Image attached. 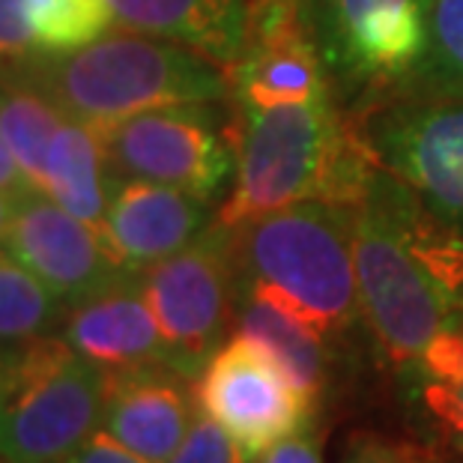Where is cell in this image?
I'll return each mask as SVG.
<instances>
[{
  "label": "cell",
  "mask_w": 463,
  "mask_h": 463,
  "mask_svg": "<svg viewBox=\"0 0 463 463\" xmlns=\"http://www.w3.org/2000/svg\"><path fill=\"white\" fill-rule=\"evenodd\" d=\"M117 22L108 0H33V54H61L90 45Z\"/></svg>",
  "instance_id": "44dd1931"
},
{
  "label": "cell",
  "mask_w": 463,
  "mask_h": 463,
  "mask_svg": "<svg viewBox=\"0 0 463 463\" xmlns=\"http://www.w3.org/2000/svg\"><path fill=\"white\" fill-rule=\"evenodd\" d=\"M194 401L258 460L275 442L311 425L314 403L254 341L233 335L194 377Z\"/></svg>",
  "instance_id": "30bf717a"
},
{
  "label": "cell",
  "mask_w": 463,
  "mask_h": 463,
  "mask_svg": "<svg viewBox=\"0 0 463 463\" xmlns=\"http://www.w3.org/2000/svg\"><path fill=\"white\" fill-rule=\"evenodd\" d=\"M421 380L463 383V326H449L433 338L419 356Z\"/></svg>",
  "instance_id": "d4e9b609"
},
{
  "label": "cell",
  "mask_w": 463,
  "mask_h": 463,
  "mask_svg": "<svg viewBox=\"0 0 463 463\" xmlns=\"http://www.w3.org/2000/svg\"><path fill=\"white\" fill-rule=\"evenodd\" d=\"M401 99H463V0H428V48Z\"/></svg>",
  "instance_id": "ffe728a7"
},
{
  "label": "cell",
  "mask_w": 463,
  "mask_h": 463,
  "mask_svg": "<svg viewBox=\"0 0 463 463\" xmlns=\"http://www.w3.org/2000/svg\"><path fill=\"white\" fill-rule=\"evenodd\" d=\"M63 338L78 356L105 373H120L146 364H171L156 314L144 297L141 272L114 281L93 297L69 305Z\"/></svg>",
  "instance_id": "5bb4252c"
},
{
  "label": "cell",
  "mask_w": 463,
  "mask_h": 463,
  "mask_svg": "<svg viewBox=\"0 0 463 463\" xmlns=\"http://www.w3.org/2000/svg\"><path fill=\"white\" fill-rule=\"evenodd\" d=\"M329 87L359 114L401 99L428 48V0H305Z\"/></svg>",
  "instance_id": "8992f818"
},
{
  "label": "cell",
  "mask_w": 463,
  "mask_h": 463,
  "mask_svg": "<svg viewBox=\"0 0 463 463\" xmlns=\"http://www.w3.org/2000/svg\"><path fill=\"white\" fill-rule=\"evenodd\" d=\"M6 249L66 305L81 302L132 275L114 260L99 231L36 189L18 201Z\"/></svg>",
  "instance_id": "8fae6325"
},
{
  "label": "cell",
  "mask_w": 463,
  "mask_h": 463,
  "mask_svg": "<svg viewBox=\"0 0 463 463\" xmlns=\"http://www.w3.org/2000/svg\"><path fill=\"white\" fill-rule=\"evenodd\" d=\"M362 314L395 364H416L442 329L463 326L460 311L412 249L398 213V180L380 165L353 224Z\"/></svg>",
  "instance_id": "277c9868"
},
{
  "label": "cell",
  "mask_w": 463,
  "mask_h": 463,
  "mask_svg": "<svg viewBox=\"0 0 463 463\" xmlns=\"http://www.w3.org/2000/svg\"><path fill=\"white\" fill-rule=\"evenodd\" d=\"M213 222V201L201 194L150 180H117L102 240L123 269L144 272L189 249Z\"/></svg>",
  "instance_id": "7c38bea8"
},
{
  "label": "cell",
  "mask_w": 463,
  "mask_h": 463,
  "mask_svg": "<svg viewBox=\"0 0 463 463\" xmlns=\"http://www.w3.org/2000/svg\"><path fill=\"white\" fill-rule=\"evenodd\" d=\"M215 105H171L93 123L114 176L174 185L215 201L236 176L231 120H222Z\"/></svg>",
  "instance_id": "52a82bcc"
},
{
  "label": "cell",
  "mask_w": 463,
  "mask_h": 463,
  "mask_svg": "<svg viewBox=\"0 0 463 463\" xmlns=\"http://www.w3.org/2000/svg\"><path fill=\"white\" fill-rule=\"evenodd\" d=\"M22 198H24V194L0 192V245H6V236H9V228H13L18 201H22Z\"/></svg>",
  "instance_id": "f546056e"
},
{
  "label": "cell",
  "mask_w": 463,
  "mask_h": 463,
  "mask_svg": "<svg viewBox=\"0 0 463 463\" xmlns=\"http://www.w3.org/2000/svg\"><path fill=\"white\" fill-rule=\"evenodd\" d=\"M341 463H442L428 449L407 439H389L380 433H359L350 439Z\"/></svg>",
  "instance_id": "cb8c5ba5"
},
{
  "label": "cell",
  "mask_w": 463,
  "mask_h": 463,
  "mask_svg": "<svg viewBox=\"0 0 463 463\" xmlns=\"http://www.w3.org/2000/svg\"><path fill=\"white\" fill-rule=\"evenodd\" d=\"M66 463H146V460L137 458L135 451H129L126 446H120L111 433H105L99 428Z\"/></svg>",
  "instance_id": "83f0119b"
},
{
  "label": "cell",
  "mask_w": 463,
  "mask_h": 463,
  "mask_svg": "<svg viewBox=\"0 0 463 463\" xmlns=\"http://www.w3.org/2000/svg\"><path fill=\"white\" fill-rule=\"evenodd\" d=\"M129 31L189 45L231 69L249 45L251 0H108Z\"/></svg>",
  "instance_id": "9a60e30c"
},
{
  "label": "cell",
  "mask_w": 463,
  "mask_h": 463,
  "mask_svg": "<svg viewBox=\"0 0 463 463\" xmlns=\"http://www.w3.org/2000/svg\"><path fill=\"white\" fill-rule=\"evenodd\" d=\"M233 335L254 341L290 383L314 403L320 401L329 383V350L323 335L308 320L284 305L269 290L240 279V299H236Z\"/></svg>",
  "instance_id": "2e32d148"
},
{
  "label": "cell",
  "mask_w": 463,
  "mask_h": 463,
  "mask_svg": "<svg viewBox=\"0 0 463 463\" xmlns=\"http://www.w3.org/2000/svg\"><path fill=\"white\" fill-rule=\"evenodd\" d=\"M0 463H9V460H6V458H0Z\"/></svg>",
  "instance_id": "d6a6232c"
},
{
  "label": "cell",
  "mask_w": 463,
  "mask_h": 463,
  "mask_svg": "<svg viewBox=\"0 0 463 463\" xmlns=\"http://www.w3.org/2000/svg\"><path fill=\"white\" fill-rule=\"evenodd\" d=\"M359 120L377 162L463 233V99H392Z\"/></svg>",
  "instance_id": "9c48e42d"
},
{
  "label": "cell",
  "mask_w": 463,
  "mask_h": 463,
  "mask_svg": "<svg viewBox=\"0 0 463 463\" xmlns=\"http://www.w3.org/2000/svg\"><path fill=\"white\" fill-rule=\"evenodd\" d=\"M0 380V458L9 463H66L102 428L108 377L66 338L13 344Z\"/></svg>",
  "instance_id": "5b68a950"
},
{
  "label": "cell",
  "mask_w": 463,
  "mask_h": 463,
  "mask_svg": "<svg viewBox=\"0 0 463 463\" xmlns=\"http://www.w3.org/2000/svg\"><path fill=\"white\" fill-rule=\"evenodd\" d=\"M31 6L33 0H0V63L33 54Z\"/></svg>",
  "instance_id": "484cf974"
},
{
  "label": "cell",
  "mask_w": 463,
  "mask_h": 463,
  "mask_svg": "<svg viewBox=\"0 0 463 463\" xmlns=\"http://www.w3.org/2000/svg\"><path fill=\"white\" fill-rule=\"evenodd\" d=\"M167 463H251V458L228 430L201 412L180 451Z\"/></svg>",
  "instance_id": "7402d4cb"
},
{
  "label": "cell",
  "mask_w": 463,
  "mask_h": 463,
  "mask_svg": "<svg viewBox=\"0 0 463 463\" xmlns=\"http://www.w3.org/2000/svg\"><path fill=\"white\" fill-rule=\"evenodd\" d=\"M236 176L215 222L224 228L299 201L359 206L380 162L359 114L332 96L290 105H236L231 117Z\"/></svg>",
  "instance_id": "6da1fadb"
},
{
  "label": "cell",
  "mask_w": 463,
  "mask_h": 463,
  "mask_svg": "<svg viewBox=\"0 0 463 463\" xmlns=\"http://www.w3.org/2000/svg\"><path fill=\"white\" fill-rule=\"evenodd\" d=\"M419 403L433 428L442 433V439L463 451V383L421 380Z\"/></svg>",
  "instance_id": "603a6c76"
},
{
  "label": "cell",
  "mask_w": 463,
  "mask_h": 463,
  "mask_svg": "<svg viewBox=\"0 0 463 463\" xmlns=\"http://www.w3.org/2000/svg\"><path fill=\"white\" fill-rule=\"evenodd\" d=\"M0 401H4V380H0Z\"/></svg>",
  "instance_id": "1f68e13d"
},
{
  "label": "cell",
  "mask_w": 463,
  "mask_h": 463,
  "mask_svg": "<svg viewBox=\"0 0 463 463\" xmlns=\"http://www.w3.org/2000/svg\"><path fill=\"white\" fill-rule=\"evenodd\" d=\"M69 305L15 258L0 251V341L18 344L52 335L66 320Z\"/></svg>",
  "instance_id": "d6986e66"
},
{
  "label": "cell",
  "mask_w": 463,
  "mask_h": 463,
  "mask_svg": "<svg viewBox=\"0 0 463 463\" xmlns=\"http://www.w3.org/2000/svg\"><path fill=\"white\" fill-rule=\"evenodd\" d=\"M258 463H323V442L317 430L308 425L275 442L272 449H266Z\"/></svg>",
  "instance_id": "4316f807"
},
{
  "label": "cell",
  "mask_w": 463,
  "mask_h": 463,
  "mask_svg": "<svg viewBox=\"0 0 463 463\" xmlns=\"http://www.w3.org/2000/svg\"><path fill=\"white\" fill-rule=\"evenodd\" d=\"M0 78L24 84L81 123H114L171 105L224 102L228 69L210 57L141 31H108L90 45L0 63Z\"/></svg>",
  "instance_id": "7a4b0ae2"
},
{
  "label": "cell",
  "mask_w": 463,
  "mask_h": 463,
  "mask_svg": "<svg viewBox=\"0 0 463 463\" xmlns=\"http://www.w3.org/2000/svg\"><path fill=\"white\" fill-rule=\"evenodd\" d=\"M353 224L356 206L329 201H299L236 224L240 279L290 305L323 338L344 335L362 314Z\"/></svg>",
  "instance_id": "3957f363"
},
{
  "label": "cell",
  "mask_w": 463,
  "mask_h": 463,
  "mask_svg": "<svg viewBox=\"0 0 463 463\" xmlns=\"http://www.w3.org/2000/svg\"><path fill=\"white\" fill-rule=\"evenodd\" d=\"M9 347H13V344H9V341H0V362H4V359H6V353H9Z\"/></svg>",
  "instance_id": "4dcf8cb0"
},
{
  "label": "cell",
  "mask_w": 463,
  "mask_h": 463,
  "mask_svg": "<svg viewBox=\"0 0 463 463\" xmlns=\"http://www.w3.org/2000/svg\"><path fill=\"white\" fill-rule=\"evenodd\" d=\"M0 192H13V194L33 192L31 180H27L24 171L18 167L13 150H9L6 141H4V135H0Z\"/></svg>",
  "instance_id": "f1b7e54d"
},
{
  "label": "cell",
  "mask_w": 463,
  "mask_h": 463,
  "mask_svg": "<svg viewBox=\"0 0 463 463\" xmlns=\"http://www.w3.org/2000/svg\"><path fill=\"white\" fill-rule=\"evenodd\" d=\"M102 430L146 463H167L189 437L201 410L183 371L171 364H146L105 373Z\"/></svg>",
  "instance_id": "4fadbf2b"
},
{
  "label": "cell",
  "mask_w": 463,
  "mask_h": 463,
  "mask_svg": "<svg viewBox=\"0 0 463 463\" xmlns=\"http://www.w3.org/2000/svg\"><path fill=\"white\" fill-rule=\"evenodd\" d=\"M114 185L117 176L108 165L96 126L69 117L48 150L43 192L102 233Z\"/></svg>",
  "instance_id": "e0dca14e"
},
{
  "label": "cell",
  "mask_w": 463,
  "mask_h": 463,
  "mask_svg": "<svg viewBox=\"0 0 463 463\" xmlns=\"http://www.w3.org/2000/svg\"><path fill=\"white\" fill-rule=\"evenodd\" d=\"M144 297L156 314L174 368L198 377L224 344L240 299L233 231L213 222L201 240L141 272Z\"/></svg>",
  "instance_id": "ba28073f"
},
{
  "label": "cell",
  "mask_w": 463,
  "mask_h": 463,
  "mask_svg": "<svg viewBox=\"0 0 463 463\" xmlns=\"http://www.w3.org/2000/svg\"><path fill=\"white\" fill-rule=\"evenodd\" d=\"M66 120L69 117L43 93L0 78V135L36 192H43L48 150Z\"/></svg>",
  "instance_id": "ac0fdd59"
}]
</instances>
